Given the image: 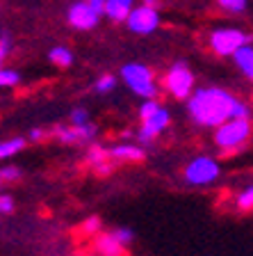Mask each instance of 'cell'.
<instances>
[{
    "instance_id": "cell-1",
    "label": "cell",
    "mask_w": 253,
    "mask_h": 256,
    "mask_svg": "<svg viewBox=\"0 0 253 256\" xmlns=\"http://www.w3.org/2000/svg\"><path fill=\"white\" fill-rule=\"evenodd\" d=\"M249 106L224 87H199L187 98V114L201 128H217L233 117H249Z\"/></svg>"
},
{
    "instance_id": "cell-2",
    "label": "cell",
    "mask_w": 253,
    "mask_h": 256,
    "mask_svg": "<svg viewBox=\"0 0 253 256\" xmlns=\"http://www.w3.org/2000/svg\"><path fill=\"white\" fill-rule=\"evenodd\" d=\"M253 126L249 117H233L215 128V146L222 151H238L251 140Z\"/></svg>"
},
{
    "instance_id": "cell-3",
    "label": "cell",
    "mask_w": 253,
    "mask_h": 256,
    "mask_svg": "<svg viewBox=\"0 0 253 256\" xmlns=\"http://www.w3.org/2000/svg\"><path fill=\"white\" fill-rule=\"evenodd\" d=\"M121 78L128 90L142 98H155L158 94V82H155L153 71L142 62H126L121 66Z\"/></svg>"
},
{
    "instance_id": "cell-4",
    "label": "cell",
    "mask_w": 253,
    "mask_h": 256,
    "mask_svg": "<svg viewBox=\"0 0 253 256\" xmlns=\"http://www.w3.org/2000/svg\"><path fill=\"white\" fill-rule=\"evenodd\" d=\"M251 42H253L251 34L240 30V28H215V30L208 34L210 50L217 55H222V58H233L240 48Z\"/></svg>"
},
{
    "instance_id": "cell-5",
    "label": "cell",
    "mask_w": 253,
    "mask_h": 256,
    "mask_svg": "<svg viewBox=\"0 0 253 256\" xmlns=\"http://www.w3.org/2000/svg\"><path fill=\"white\" fill-rule=\"evenodd\" d=\"M219 176H222V167H219L217 158H212V156H196L183 170L185 183H187V186H194V188L210 186Z\"/></svg>"
},
{
    "instance_id": "cell-6",
    "label": "cell",
    "mask_w": 253,
    "mask_h": 256,
    "mask_svg": "<svg viewBox=\"0 0 253 256\" xmlns=\"http://www.w3.org/2000/svg\"><path fill=\"white\" fill-rule=\"evenodd\" d=\"M194 85H196V76L185 62L171 64L167 74H164V90L178 101H187L194 94Z\"/></svg>"
},
{
    "instance_id": "cell-7",
    "label": "cell",
    "mask_w": 253,
    "mask_h": 256,
    "mask_svg": "<svg viewBox=\"0 0 253 256\" xmlns=\"http://www.w3.org/2000/svg\"><path fill=\"white\" fill-rule=\"evenodd\" d=\"M126 28L135 34H153L160 28V12L155 10V5H148V2L137 5L128 16Z\"/></svg>"
},
{
    "instance_id": "cell-8",
    "label": "cell",
    "mask_w": 253,
    "mask_h": 256,
    "mask_svg": "<svg viewBox=\"0 0 253 256\" xmlns=\"http://www.w3.org/2000/svg\"><path fill=\"white\" fill-rule=\"evenodd\" d=\"M100 12L94 10V7L87 2V0H75L73 5L66 10V21H69L71 28H75V30H94L96 26H98L100 21Z\"/></svg>"
},
{
    "instance_id": "cell-9",
    "label": "cell",
    "mask_w": 253,
    "mask_h": 256,
    "mask_svg": "<svg viewBox=\"0 0 253 256\" xmlns=\"http://www.w3.org/2000/svg\"><path fill=\"white\" fill-rule=\"evenodd\" d=\"M169 124H171V112L164 106H160V110H155L151 117L142 119V128H139V133H137V140L142 144H151L160 133L167 130Z\"/></svg>"
},
{
    "instance_id": "cell-10",
    "label": "cell",
    "mask_w": 253,
    "mask_h": 256,
    "mask_svg": "<svg viewBox=\"0 0 253 256\" xmlns=\"http://www.w3.org/2000/svg\"><path fill=\"white\" fill-rule=\"evenodd\" d=\"M53 135L57 138V142L62 144H87L96 138V124H87V126H73V124H59L53 128Z\"/></svg>"
},
{
    "instance_id": "cell-11",
    "label": "cell",
    "mask_w": 253,
    "mask_h": 256,
    "mask_svg": "<svg viewBox=\"0 0 253 256\" xmlns=\"http://www.w3.org/2000/svg\"><path fill=\"white\" fill-rule=\"evenodd\" d=\"M96 252L100 256H123L126 254V245L116 238L114 231H107V234L96 236Z\"/></svg>"
},
{
    "instance_id": "cell-12",
    "label": "cell",
    "mask_w": 253,
    "mask_h": 256,
    "mask_svg": "<svg viewBox=\"0 0 253 256\" xmlns=\"http://www.w3.org/2000/svg\"><path fill=\"white\" fill-rule=\"evenodd\" d=\"M112 160H119V162H139V160L146 158L144 149L139 144H130V142H121V144H114L110 149Z\"/></svg>"
},
{
    "instance_id": "cell-13",
    "label": "cell",
    "mask_w": 253,
    "mask_h": 256,
    "mask_svg": "<svg viewBox=\"0 0 253 256\" xmlns=\"http://www.w3.org/2000/svg\"><path fill=\"white\" fill-rule=\"evenodd\" d=\"M135 7V0H105V16L112 23H126Z\"/></svg>"
},
{
    "instance_id": "cell-14",
    "label": "cell",
    "mask_w": 253,
    "mask_h": 256,
    "mask_svg": "<svg viewBox=\"0 0 253 256\" xmlns=\"http://www.w3.org/2000/svg\"><path fill=\"white\" fill-rule=\"evenodd\" d=\"M107 158H112L110 149L100 146V144H91L89 151H87V162H89V165L94 167L98 174H110V172H112V165L107 162Z\"/></svg>"
},
{
    "instance_id": "cell-15",
    "label": "cell",
    "mask_w": 253,
    "mask_h": 256,
    "mask_svg": "<svg viewBox=\"0 0 253 256\" xmlns=\"http://www.w3.org/2000/svg\"><path fill=\"white\" fill-rule=\"evenodd\" d=\"M233 62L240 69V74L253 82V44H247V46L240 48L238 53L233 55Z\"/></svg>"
},
{
    "instance_id": "cell-16",
    "label": "cell",
    "mask_w": 253,
    "mask_h": 256,
    "mask_svg": "<svg viewBox=\"0 0 253 256\" xmlns=\"http://www.w3.org/2000/svg\"><path fill=\"white\" fill-rule=\"evenodd\" d=\"M25 144H27V138H21V135L5 140V142L0 144V158H2V160L14 158L16 154H21V151L25 149Z\"/></svg>"
},
{
    "instance_id": "cell-17",
    "label": "cell",
    "mask_w": 253,
    "mask_h": 256,
    "mask_svg": "<svg viewBox=\"0 0 253 256\" xmlns=\"http://www.w3.org/2000/svg\"><path fill=\"white\" fill-rule=\"evenodd\" d=\"M48 60L59 66V69H69L71 64H73V53H71L66 46H53L48 50Z\"/></svg>"
},
{
    "instance_id": "cell-18",
    "label": "cell",
    "mask_w": 253,
    "mask_h": 256,
    "mask_svg": "<svg viewBox=\"0 0 253 256\" xmlns=\"http://www.w3.org/2000/svg\"><path fill=\"white\" fill-rule=\"evenodd\" d=\"M217 2V7L219 10H224L226 14H244L247 12V7H249V0H215Z\"/></svg>"
},
{
    "instance_id": "cell-19",
    "label": "cell",
    "mask_w": 253,
    "mask_h": 256,
    "mask_svg": "<svg viewBox=\"0 0 253 256\" xmlns=\"http://www.w3.org/2000/svg\"><path fill=\"white\" fill-rule=\"evenodd\" d=\"M116 85H119V82H116V76L105 74L94 82V90H96V94H112V92L116 90Z\"/></svg>"
},
{
    "instance_id": "cell-20",
    "label": "cell",
    "mask_w": 253,
    "mask_h": 256,
    "mask_svg": "<svg viewBox=\"0 0 253 256\" xmlns=\"http://www.w3.org/2000/svg\"><path fill=\"white\" fill-rule=\"evenodd\" d=\"M0 85L2 87H18L21 85V74L16 69H2L0 71Z\"/></svg>"
},
{
    "instance_id": "cell-21",
    "label": "cell",
    "mask_w": 253,
    "mask_h": 256,
    "mask_svg": "<svg viewBox=\"0 0 253 256\" xmlns=\"http://www.w3.org/2000/svg\"><path fill=\"white\" fill-rule=\"evenodd\" d=\"M235 204H238L240 210H251V208H253V183H251V186H247L242 192H240L238 199H235Z\"/></svg>"
},
{
    "instance_id": "cell-22",
    "label": "cell",
    "mask_w": 253,
    "mask_h": 256,
    "mask_svg": "<svg viewBox=\"0 0 253 256\" xmlns=\"http://www.w3.org/2000/svg\"><path fill=\"white\" fill-rule=\"evenodd\" d=\"M69 124H73V126H87V124H91L89 112L84 110V108H75L69 114Z\"/></svg>"
},
{
    "instance_id": "cell-23",
    "label": "cell",
    "mask_w": 253,
    "mask_h": 256,
    "mask_svg": "<svg viewBox=\"0 0 253 256\" xmlns=\"http://www.w3.org/2000/svg\"><path fill=\"white\" fill-rule=\"evenodd\" d=\"M0 178H2V183L18 181V178H21V170H18L16 165H5L2 170H0Z\"/></svg>"
},
{
    "instance_id": "cell-24",
    "label": "cell",
    "mask_w": 253,
    "mask_h": 256,
    "mask_svg": "<svg viewBox=\"0 0 253 256\" xmlns=\"http://www.w3.org/2000/svg\"><path fill=\"white\" fill-rule=\"evenodd\" d=\"M155 110H160V103L155 101V98H144L142 106H139V119L151 117Z\"/></svg>"
},
{
    "instance_id": "cell-25",
    "label": "cell",
    "mask_w": 253,
    "mask_h": 256,
    "mask_svg": "<svg viewBox=\"0 0 253 256\" xmlns=\"http://www.w3.org/2000/svg\"><path fill=\"white\" fill-rule=\"evenodd\" d=\"M82 231L87 236H98L100 234V220L96 218V215H91V218H87L82 222Z\"/></svg>"
},
{
    "instance_id": "cell-26",
    "label": "cell",
    "mask_w": 253,
    "mask_h": 256,
    "mask_svg": "<svg viewBox=\"0 0 253 256\" xmlns=\"http://www.w3.org/2000/svg\"><path fill=\"white\" fill-rule=\"evenodd\" d=\"M114 234H116V238L121 240L123 245H130L132 240H135V231L132 229H128V226H119V229H114Z\"/></svg>"
},
{
    "instance_id": "cell-27",
    "label": "cell",
    "mask_w": 253,
    "mask_h": 256,
    "mask_svg": "<svg viewBox=\"0 0 253 256\" xmlns=\"http://www.w3.org/2000/svg\"><path fill=\"white\" fill-rule=\"evenodd\" d=\"M11 210H14V197L5 192V194L0 197V213H2V215H9Z\"/></svg>"
},
{
    "instance_id": "cell-28",
    "label": "cell",
    "mask_w": 253,
    "mask_h": 256,
    "mask_svg": "<svg viewBox=\"0 0 253 256\" xmlns=\"http://www.w3.org/2000/svg\"><path fill=\"white\" fill-rule=\"evenodd\" d=\"M9 55V34L2 32V37H0V60H7Z\"/></svg>"
},
{
    "instance_id": "cell-29",
    "label": "cell",
    "mask_w": 253,
    "mask_h": 256,
    "mask_svg": "<svg viewBox=\"0 0 253 256\" xmlns=\"http://www.w3.org/2000/svg\"><path fill=\"white\" fill-rule=\"evenodd\" d=\"M43 138H46V130H41V128H32L30 135H27V140H30V142H41Z\"/></svg>"
},
{
    "instance_id": "cell-30",
    "label": "cell",
    "mask_w": 253,
    "mask_h": 256,
    "mask_svg": "<svg viewBox=\"0 0 253 256\" xmlns=\"http://www.w3.org/2000/svg\"><path fill=\"white\" fill-rule=\"evenodd\" d=\"M87 2H89L94 10H98L100 14H105V0H87Z\"/></svg>"
},
{
    "instance_id": "cell-31",
    "label": "cell",
    "mask_w": 253,
    "mask_h": 256,
    "mask_svg": "<svg viewBox=\"0 0 253 256\" xmlns=\"http://www.w3.org/2000/svg\"><path fill=\"white\" fill-rule=\"evenodd\" d=\"M144 2H148V5H155V2H158V0H144Z\"/></svg>"
}]
</instances>
